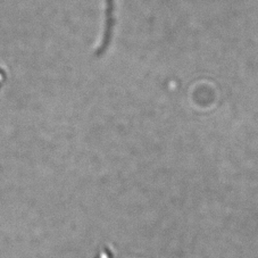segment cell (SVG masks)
I'll list each match as a JSON object with an SVG mask.
<instances>
[{
  "instance_id": "6da1fadb",
  "label": "cell",
  "mask_w": 258,
  "mask_h": 258,
  "mask_svg": "<svg viewBox=\"0 0 258 258\" xmlns=\"http://www.w3.org/2000/svg\"><path fill=\"white\" fill-rule=\"evenodd\" d=\"M115 0H106V8H105V26L104 32H102V38L100 40L99 46L96 49V56L100 57L104 56L107 52L108 48L112 43V39L114 35L115 29Z\"/></svg>"
},
{
  "instance_id": "7a4b0ae2",
  "label": "cell",
  "mask_w": 258,
  "mask_h": 258,
  "mask_svg": "<svg viewBox=\"0 0 258 258\" xmlns=\"http://www.w3.org/2000/svg\"><path fill=\"white\" fill-rule=\"evenodd\" d=\"M6 79V70L5 68H3L2 63H0V86L4 83V81H5Z\"/></svg>"
}]
</instances>
